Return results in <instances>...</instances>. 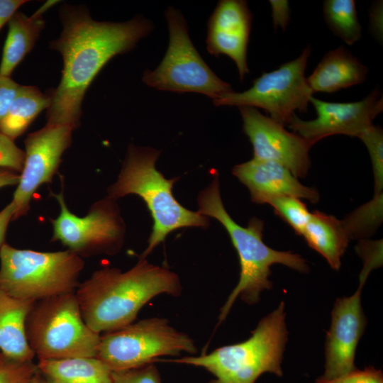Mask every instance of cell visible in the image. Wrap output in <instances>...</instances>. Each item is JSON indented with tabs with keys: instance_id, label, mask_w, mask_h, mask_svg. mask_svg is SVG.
<instances>
[{
	"instance_id": "obj_6",
	"label": "cell",
	"mask_w": 383,
	"mask_h": 383,
	"mask_svg": "<svg viewBox=\"0 0 383 383\" xmlns=\"http://www.w3.org/2000/svg\"><path fill=\"white\" fill-rule=\"evenodd\" d=\"M82 257L67 250L40 252L5 243L0 248V290L35 301L76 292Z\"/></svg>"
},
{
	"instance_id": "obj_16",
	"label": "cell",
	"mask_w": 383,
	"mask_h": 383,
	"mask_svg": "<svg viewBox=\"0 0 383 383\" xmlns=\"http://www.w3.org/2000/svg\"><path fill=\"white\" fill-rule=\"evenodd\" d=\"M252 13L243 0L218 1L208 23L206 45L214 56L225 55L235 63L240 81L249 73L247 48Z\"/></svg>"
},
{
	"instance_id": "obj_5",
	"label": "cell",
	"mask_w": 383,
	"mask_h": 383,
	"mask_svg": "<svg viewBox=\"0 0 383 383\" xmlns=\"http://www.w3.org/2000/svg\"><path fill=\"white\" fill-rule=\"evenodd\" d=\"M284 309V302L281 301L274 311L260 321L245 341L197 357L159 360L201 367L214 377L209 383H255L265 372L281 377V363L288 340Z\"/></svg>"
},
{
	"instance_id": "obj_8",
	"label": "cell",
	"mask_w": 383,
	"mask_h": 383,
	"mask_svg": "<svg viewBox=\"0 0 383 383\" xmlns=\"http://www.w3.org/2000/svg\"><path fill=\"white\" fill-rule=\"evenodd\" d=\"M165 14L168 48L159 66L144 72L143 82L159 90L199 93L212 100L233 91L231 86L211 70L196 50L180 12L170 6Z\"/></svg>"
},
{
	"instance_id": "obj_36",
	"label": "cell",
	"mask_w": 383,
	"mask_h": 383,
	"mask_svg": "<svg viewBox=\"0 0 383 383\" xmlns=\"http://www.w3.org/2000/svg\"><path fill=\"white\" fill-rule=\"evenodd\" d=\"M15 208L11 201L0 211V248L6 243V234L9 224L13 221Z\"/></svg>"
},
{
	"instance_id": "obj_38",
	"label": "cell",
	"mask_w": 383,
	"mask_h": 383,
	"mask_svg": "<svg viewBox=\"0 0 383 383\" xmlns=\"http://www.w3.org/2000/svg\"><path fill=\"white\" fill-rule=\"evenodd\" d=\"M33 383H48V382L43 378L38 370V372L34 378Z\"/></svg>"
},
{
	"instance_id": "obj_2",
	"label": "cell",
	"mask_w": 383,
	"mask_h": 383,
	"mask_svg": "<svg viewBox=\"0 0 383 383\" xmlns=\"http://www.w3.org/2000/svg\"><path fill=\"white\" fill-rule=\"evenodd\" d=\"M179 277L167 268L140 258L129 270L106 267L94 272L76 289L82 315L94 332L109 333L132 323L155 296L180 295Z\"/></svg>"
},
{
	"instance_id": "obj_30",
	"label": "cell",
	"mask_w": 383,
	"mask_h": 383,
	"mask_svg": "<svg viewBox=\"0 0 383 383\" xmlns=\"http://www.w3.org/2000/svg\"><path fill=\"white\" fill-rule=\"evenodd\" d=\"M113 383H161L157 367L150 364L142 367L113 371Z\"/></svg>"
},
{
	"instance_id": "obj_3",
	"label": "cell",
	"mask_w": 383,
	"mask_h": 383,
	"mask_svg": "<svg viewBox=\"0 0 383 383\" xmlns=\"http://www.w3.org/2000/svg\"><path fill=\"white\" fill-rule=\"evenodd\" d=\"M213 179L198 196L199 212L214 218L225 228L237 251L240 272L237 285L221 309L218 323L228 314L238 297L248 304H255L260 299L261 293L270 289V267L282 264L300 272H306L309 267L301 255L292 252L279 251L267 246L262 240L264 222L257 218H251L246 227L238 224L226 211L220 192L218 174L214 170Z\"/></svg>"
},
{
	"instance_id": "obj_21",
	"label": "cell",
	"mask_w": 383,
	"mask_h": 383,
	"mask_svg": "<svg viewBox=\"0 0 383 383\" xmlns=\"http://www.w3.org/2000/svg\"><path fill=\"white\" fill-rule=\"evenodd\" d=\"M36 365L48 383H113V370L96 357L39 360Z\"/></svg>"
},
{
	"instance_id": "obj_14",
	"label": "cell",
	"mask_w": 383,
	"mask_h": 383,
	"mask_svg": "<svg viewBox=\"0 0 383 383\" xmlns=\"http://www.w3.org/2000/svg\"><path fill=\"white\" fill-rule=\"evenodd\" d=\"M238 109L243 131L252 145L253 158L281 164L297 178L305 177L310 167L309 152L312 145L257 109Z\"/></svg>"
},
{
	"instance_id": "obj_9",
	"label": "cell",
	"mask_w": 383,
	"mask_h": 383,
	"mask_svg": "<svg viewBox=\"0 0 383 383\" xmlns=\"http://www.w3.org/2000/svg\"><path fill=\"white\" fill-rule=\"evenodd\" d=\"M197 353L194 340L163 318L132 323L101 335L96 357L113 371L136 369L152 364L159 357Z\"/></svg>"
},
{
	"instance_id": "obj_34",
	"label": "cell",
	"mask_w": 383,
	"mask_h": 383,
	"mask_svg": "<svg viewBox=\"0 0 383 383\" xmlns=\"http://www.w3.org/2000/svg\"><path fill=\"white\" fill-rule=\"evenodd\" d=\"M370 30L377 40L382 42V1L373 3L370 13Z\"/></svg>"
},
{
	"instance_id": "obj_1",
	"label": "cell",
	"mask_w": 383,
	"mask_h": 383,
	"mask_svg": "<svg viewBox=\"0 0 383 383\" xmlns=\"http://www.w3.org/2000/svg\"><path fill=\"white\" fill-rule=\"evenodd\" d=\"M63 29L50 43L63 59L62 78L51 96L47 123L74 130L80 123L82 104L89 85L114 56L134 48L153 26L138 16L122 22L93 20L82 6H64L60 10Z\"/></svg>"
},
{
	"instance_id": "obj_13",
	"label": "cell",
	"mask_w": 383,
	"mask_h": 383,
	"mask_svg": "<svg viewBox=\"0 0 383 383\" xmlns=\"http://www.w3.org/2000/svg\"><path fill=\"white\" fill-rule=\"evenodd\" d=\"M309 103L315 108L316 118L304 121L295 114L287 126L312 146L333 135L359 138L383 110L382 94L377 88L358 101L328 102L312 96Z\"/></svg>"
},
{
	"instance_id": "obj_24",
	"label": "cell",
	"mask_w": 383,
	"mask_h": 383,
	"mask_svg": "<svg viewBox=\"0 0 383 383\" xmlns=\"http://www.w3.org/2000/svg\"><path fill=\"white\" fill-rule=\"evenodd\" d=\"M323 16L330 30L352 45L362 37L360 23L353 0H326L323 4Z\"/></svg>"
},
{
	"instance_id": "obj_32",
	"label": "cell",
	"mask_w": 383,
	"mask_h": 383,
	"mask_svg": "<svg viewBox=\"0 0 383 383\" xmlns=\"http://www.w3.org/2000/svg\"><path fill=\"white\" fill-rule=\"evenodd\" d=\"M19 87L11 77L0 76V122L8 113Z\"/></svg>"
},
{
	"instance_id": "obj_33",
	"label": "cell",
	"mask_w": 383,
	"mask_h": 383,
	"mask_svg": "<svg viewBox=\"0 0 383 383\" xmlns=\"http://www.w3.org/2000/svg\"><path fill=\"white\" fill-rule=\"evenodd\" d=\"M272 10V19L274 30L277 28H281L283 32L285 31L290 21V8L288 1L286 0H270Z\"/></svg>"
},
{
	"instance_id": "obj_25",
	"label": "cell",
	"mask_w": 383,
	"mask_h": 383,
	"mask_svg": "<svg viewBox=\"0 0 383 383\" xmlns=\"http://www.w3.org/2000/svg\"><path fill=\"white\" fill-rule=\"evenodd\" d=\"M383 220V192L341 220L348 238L364 240L373 235Z\"/></svg>"
},
{
	"instance_id": "obj_23",
	"label": "cell",
	"mask_w": 383,
	"mask_h": 383,
	"mask_svg": "<svg viewBox=\"0 0 383 383\" xmlns=\"http://www.w3.org/2000/svg\"><path fill=\"white\" fill-rule=\"evenodd\" d=\"M50 102L51 96L43 94L38 87L20 85L8 113L0 122V133L14 141Z\"/></svg>"
},
{
	"instance_id": "obj_11",
	"label": "cell",
	"mask_w": 383,
	"mask_h": 383,
	"mask_svg": "<svg viewBox=\"0 0 383 383\" xmlns=\"http://www.w3.org/2000/svg\"><path fill=\"white\" fill-rule=\"evenodd\" d=\"M60 206V213L50 219L52 241H60L70 251L82 257L113 254L121 248L126 226L115 200L106 196L91 205L83 217L71 212L60 193L50 192Z\"/></svg>"
},
{
	"instance_id": "obj_29",
	"label": "cell",
	"mask_w": 383,
	"mask_h": 383,
	"mask_svg": "<svg viewBox=\"0 0 383 383\" xmlns=\"http://www.w3.org/2000/svg\"><path fill=\"white\" fill-rule=\"evenodd\" d=\"M24 151L14 141L0 133V168L21 173L24 164Z\"/></svg>"
},
{
	"instance_id": "obj_18",
	"label": "cell",
	"mask_w": 383,
	"mask_h": 383,
	"mask_svg": "<svg viewBox=\"0 0 383 383\" xmlns=\"http://www.w3.org/2000/svg\"><path fill=\"white\" fill-rule=\"evenodd\" d=\"M368 68L343 45L327 52L306 78L312 93H333L363 83Z\"/></svg>"
},
{
	"instance_id": "obj_37",
	"label": "cell",
	"mask_w": 383,
	"mask_h": 383,
	"mask_svg": "<svg viewBox=\"0 0 383 383\" xmlns=\"http://www.w3.org/2000/svg\"><path fill=\"white\" fill-rule=\"evenodd\" d=\"M20 174L13 170L0 168V188L18 184Z\"/></svg>"
},
{
	"instance_id": "obj_35",
	"label": "cell",
	"mask_w": 383,
	"mask_h": 383,
	"mask_svg": "<svg viewBox=\"0 0 383 383\" xmlns=\"http://www.w3.org/2000/svg\"><path fill=\"white\" fill-rule=\"evenodd\" d=\"M26 2L24 0H0V30Z\"/></svg>"
},
{
	"instance_id": "obj_28",
	"label": "cell",
	"mask_w": 383,
	"mask_h": 383,
	"mask_svg": "<svg viewBox=\"0 0 383 383\" xmlns=\"http://www.w3.org/2000/svg\"><path fill=\"white\" fill-rule=\"evenodd\" d=\"M38 372L33 361H20L0 353V383H33Z\"/></svg>"
},
{
	"instance_id": "obj_20",
	"label": "cell",
	"mask_w": 383,
	"mask_h": 383,
	"mask_svg": "<svg viewBox=\"0 0 383 383\" xmlns=\"http://www.w3.org/2000/svg\"><path fill=\"white\" fill-rule=\"evenodd\" d=\"M52 4L53 1L45 3L31 16L16 11L9 18L0 63V76L11 77L16 67L33 49L45 26L43 14Z\"/></svg>"
},
{
	"instance_id": "obj_17",
	"label": "cell",
	"mask_w": 383,
	"mask_h": 383,
	"mask_svg": "<svg viewBox=\"0 0 383 383\" xmlns=\"http://www.w3.org/2000/svg\"><path fill=\"white\" fill-rule=\"evenodd\" d=\"M232 172L247 187L255 204H268L274 199L285 196L311 203L319 201L316 189L304 186L286 167L272 161L252 158L235 165Z\"/></svg>"
},
{
	"instance_id": "obj_15",
	"label": "cell",
	"mask_w": 383,
	"mask_h": 383,
	"mask_svg": "<svg viewBox=\"0 0 383 383\" xmlns=\"http://www.w3.org/2000/svg\"><path fill=\"white\" fill-rule=\"evenodd\" d=\"M369 274V271L362 269L356 292L335 300L326 336L325 372L321 377L324 379L335 378L355 369V351L366 326L361 292Z\"/></svg>"
},
{
	"instance_id": "obj_12",
	"label": "cell",
	"mask_w": 383,
	"mask_h": 383,
	"mask_svg": "<svg viewBox=\"0 0 383 383\" xmlns=\"http://www.w3.org/2000/svg\"><path fill=\"white\" fill-rule=\"evenodd\" d=\"M72 131L67 126L47 123L27 136L23 167L11 201L15 208L13 220L26 215L38 189L52 182L62 154L71 145Z\"/></svg>"
},
{
	"instance_id": "obj_31",
	"label": "cell",
	"mask_w": 383,
	"mask_h": 383,
	"mask_svg": "<svg viewBox=\"0 0 383 383\" xmlns=\"http://www.w3.org/2000/svg\"><path fill=\"white\" fill-rule=\"evenodd\" d=\"M315 383H383V374L380 370L373 367H368L362 370L355 368L335 378L320 377Z\"/></svg>"
},
{
	"instance_id": "obj_19",
	"label": "cell",
	"mask_w": 383,
	"mask_h": 383,
	"mask_svg": "<svg viewBox=\"0 0 383 383\" xmlns=\"http://www.w3.org/2000/svg\"><path fill=\"white\" fill-rule=\"evenodd\" d=\"M35 301L18 299L0 290V353L20 361L35 354L26 335V321Z\"/></svg>"
},
{
	"instance_id": "obj_27",
	"label": "cell",
	"mask_w": 383,
	"mask_h": 383,
	"mask_svg": "<svg viewBox=\"0 0 383 383\" xmlns=\"http://www.w3.org/2000/svg\"><path fill=\"white\" fill-rule=\"evenodd\" d=\"M359 138L365 145L370 157L373 175L374 194L383 191V131L379 126L373 125Z\"/></svg>"
},
{
	"instance_id": "obj_22",
	"label": "cell",
	"mask_w": 383,
	"mask_h": 383,
	"mask_svg": "<svg viewBox=\"0 0 383 383\" xmlns=\"http://www.w3.org/2000/svg\"><path fill=\"white\" fill-rule=\"evenodd\" d=\"M301 235L308 245L321 254L333 270L340 269L341 257L350 241L341 220L316 211L311 213Z\"/></svg>"
},
{
	"instance_id": "obj_26",
	"label": "cell",
	"mask_w": 383,
	"mask_h": 383,
	"mask_svg": "<svg viewBox=\"0 0 383 383\" xmlns=\"http://www.w3.org/2000/svg\"><path fill=\"white\" fill-rule=\"evenodd\" d=\"M275 213L301 235L311 213L300 199L285 196L271 200L269 204Z\"/></svg>"
},
{
	"instance_id": "obj_10",
	"label": "cell",
	"mask_w": 383,
	"mask_h": 383,
	"mask_svg": "<svg viewBox=\"0 0 383 383\" xmlns=\"http://www.w3.org/2000/svg\"><path fill=\"white\" fill-rule=\"evenodd\" d=\"M311 48L306 46L296 59L279 68L263 72L243 92L234 91L213 100L215 106L260 108L282 126H288L296 110L306 112L313 93L305 77Z\"/></svg>"
},
{
	"instance_id": "obj_4",
	"label": "cell",
	"mask_w": 383,
	"mask_h": 383,
	"mask_svg": "<svg viewBox=\"0 0 383 383\" xmlns=\"http://www.w3.org/2000/svg\"><path fill=\"white\" fill-rule=\"evenodd\" d=\"M160 151L150 147L130 145L115 183L107 189L108 197L116 200L128 194L140 196L153 219L148 245L140 258H145L164 242L171 232L181 228L209 226L207 216L182 206L172 194L179 178L166 179L155 167Z\"/></svg>"
},
{
	"instance_id": "obj_7",
	"label": "cell",
	"mask_w": 383,
	"mask_h": 383,
	"mask_svg": "<svg viewBox=\"0 0 383 383\" xmlns=\"http://www.w3.org/2000/svg\"><path fill=\"white\" fill-rule=\"evenodd\" d=\"M26 335L38 360L96 357L101 338L84 321L75 292L35 301Z\"/></svg>"
}]
</instances>
